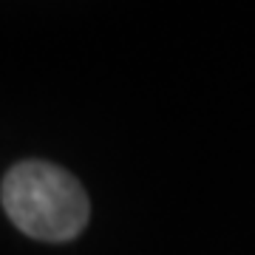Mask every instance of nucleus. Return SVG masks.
Here are the masks:
<instances>
[{"mask_svg": "<svg viewBox=\"0 0 255 255\" xmlns=\"http://www.w3.org/2000/svg\"><path fill=\"white\" fill-rule=\"evenodd\" d=\"M14 227L37 241H71L88 221V196L68 170L48 162L14 164L0 187Z\"/></svg>", "mask_w": 255, "mask_h": 255, "instance_id": "1", "label": "nucleus"}]
</instances>
